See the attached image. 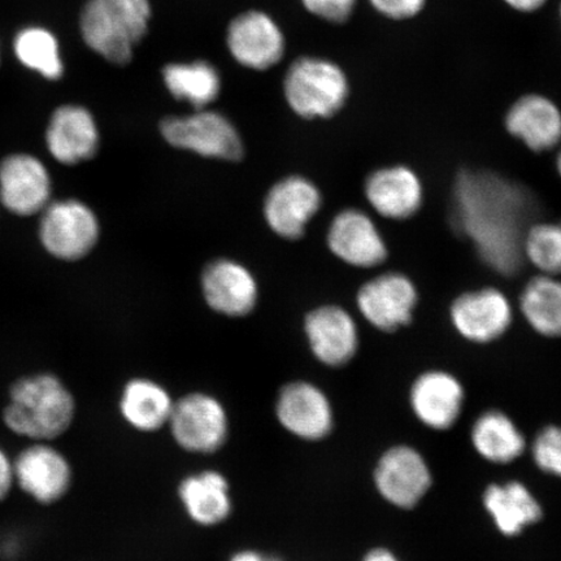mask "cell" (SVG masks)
<instances>
[{
  "mask_svg": "<svg viewBox=\"0 0 561 561\" xmlns=\"http://www.w3.org/2000/svg\"><path fill=\"white\" fill-rule=\"evenodd\" d=\"M230 416L219 397L195 390L175 399L167 430L182 451L192 455H214L227 446Z\"/></svg>",
  "mask_w": 561,
  "mask_h": 561,
  "instance_id": "5",
  "label": "cell"
},
{
  "mask_svg": "<svg viewBox=\"0 0 561 561\" xmlns=\"http://www.w3.org/2000/svg\"><path fill=\"white\" fill-rule=\"evenodd\" d=\"M227 45L241 66L266 70L284 58L286 42L283 31L268 13L251 10L231 20Z\"/></svg>",
  "mask_w": 561,
  "mask_h": 561,
  "instance_id": "12",
  "label": "cell"
},
{
  "mask_svg": "<svg viewBox=\"0 0 561 561\" xmlns=\"http://www.w3.org/2000/svg\"><path fill=\"white\" fill-rule=\"evenodd\" d=\"M557 171L561 179V147H560V150L558 152V158H557Z\"/></svg>",
  "mask_w": 561,
  "mask_h": 561,
  "instance_id": "38",
  "label": "cell"
},
{
  "mask_svg": "<svg viewBox=\"0 0 561 561\" xmlns=\"http://www.w3.org/2000/svg\"><path fill=\"white\" fill-rule=\"evenodd\" d=\"M523 257L545 276H561V230L559 224L538 222L525 231Z\"/></svg>",
  "mask_w": 561,
  "mask_h": 561,
  "instance_id": "30",
  "label": "cell"
},
{
  "mask_svg": "<svg viewBox=\"0 0 561 561\" xmlns=\"http://www.w3.org/2000/svg\"><path fill=\"white\" fill-rule=\"evenodd\" d=\"M450 320L462 339L473 343H490L506 334L514 310L506 294L496 287L462 293L450 307Z\"/></svg>",
  "mask_w": 561,
  "mask_h": 561,
  "instance_id": "11",
  "label": "cell"
},
{
  "mask_svg": "<svg viewBox=\"0 0 561 561\" xmlns=\"http://www.w3.org/2000/svg\"><path fill=\"white\" fill-rule=\"evenodd\" d=\"M328 245L336 257L356 268H375L389 255L376 222L355 208L342 210L334 217L328 231Z\"/></svg>",
  "mask_w": 561,
  "mask_h": 561,
  "instance_id": "15",
  "label": "cell"
},
{
  "mask_svg": "<svg viewBox=\"0 0 561 561\" xmlns=\"http://www.w3.org/2000/svg\"><path fill=\"white\" fill-rule=\"evenodd\" d=\"M356 304L371 327L391 333L411 324L419 304V291L409 276L386 272L360 287Z\"/></svg>",
  "mask_w": 561,
  "mask_h": 561,
  "instance_id": "10",
  "label": "cell"
},
{
  "mask_svg": "<svg viewBox=\"0 0 561 561\" xmlns=\"http://www.w3.org/2000/svg\"><path fill=\"white\" fill-rule=\"evenodd\" d=\"M533 458L543 472L561 477V426H547L531 447Z\"/></svg>",
  "mask_w": 561,
  "mask_h": 561,
  "instance_id": "31",
  "label": "cell"
},
{
  "mask_svg": "<svg viewBox=\"0 0 561 561\" xmlns=\"http://www.w3.org/2000/svg\"><path fill=\"white\" fill-rule=\"evenodd\" d=\"M203 294L214 311L241 318L256 305L255 278L241 264L231 261L210 263L202 277Z\"/></svg>",
  "mask_w": 561,
  "mask_h": 561,
  "instance_id": "24",
  "label": "cell"
},
{
  "mask_svg": "<svg viewBox=\"0 0 561 561\" xmlns=\"http://www.w3.org/2000/svg\"><path fill=\"white\" fill-rule=\"evenodd\" d=\"M13 48L21 65L47 80H59L65 73L58 39L44 27L32 26L21 31Z\"/></svg>",
  "mask_w": 561,
  "mask_h": 561,
  "instance_id": "29",
  "label": "cell"
},
{
  "mask_svg": "<svg viewBox=\"0 0 561 561\" xmlns=\"http://www.w3.org/2000/svg\"><path fill=\"white\" fill-rule=\"evenodd\" d=\"M41 214V242L53 256L75 262L94 249L100 224L83 203L75 199L48 203Z\"/></svg>",
  "mask_w": 561,
  "mask_h": 561,
  "instance_id": "8",
  "label": "cell"
},
{
  "mask_svg": "<svg viewBox=\"0 0 561 561\" xmlns=\"http://www.w3.org/2000/svg\"><path fill=\"white\" fill-rule=\"evenodd\" d=\"M305 332L313 356L327 367L346 366L359 348L356 322L339 306H324L308 313Z\"/></svg>",
  "mask_w": 561,
  "mask_h": 561,
  "instance_id": "17",
  "label": "cell"
},
{
  "mask_svg": "<svg viewBox=\"0 0 561 561\" xmlns=\"http://www.w3.org/2000/svg\"><path fill=\"white\" fill-rule=\"evenodd\" d=\"M46 144L61 164L75 165L93 158L100 147V133L93 115L81 105H61L48 124Z\"/></svg>",
  "mask_w": 561,
  "mask_h": 561,
  "instance_id": "21",
  "label": "cell"
},
{
  "mask_svg": "<svg viewBox=\"0 0 561 561\" xmlns=\"http://www.w3.org/2000/svg\"><path fill=\"white\" fill-rule=\"evenodd\" d=\"M504 126L535 152L550 151L561 144V111L543 95L528 94L517 100L508 110Z\"/></svg>",
  "mask_w": 561,
  "mask_h": 561,
  "instance_id": "23",
  "label": "cell"
},
{
  "mask_svg": "<svg viewBox=\"0 0 561 561\" xmlns=\"http://www.w3.org/2000/svg\"><path fill=\"white\" fill-rule=\"evenodd\" d=\"M287 104L305 118H329L345 105L350 88L345 72L335 62L304 56L287 69L284 81Z\"/></svg>",
  "mask_w": 561,
  "mask_h": 561,
  "instance_id": "4",
  "label": "cell"
},
{
  "mask_svg": "<svg viewBox=\"0 0 561 561\" xmlns=\"http://www.w3.org/2000/svg\"><path fill=\"white\" fill-rule=\"evenodd\" d=\"M163 80L175 100L191 103L196 111L215 102L221 90L220 73L205 60L168 65Z\"/></svg>",
  "mask_w": 561,
  "mask_h": 561,
  "instance_id": "27",
  "label": "cell"
},
{
  "mask_svg": "<svg viewBox=\"0 0 561 561\" xmlns=\"http://www.w3.org/2000/svg\"><path fill=\"white\" fill-rule=\"evenodd\" d=\"M51 196V179L42 161L27 153L7 157L0 164V202L18 216L41 214Z\"/></svg>",
  "mask_w": 561,
  "mask_h": 561,
  "instance_id": "14",
  "label": "cell"
},
{
  "mask_svg": "<svg viewBox=\"0 0 561 561\" xmlns=\"http://www.w3.org/2000/svg\"><path fill=\"white\" fill-rule=\"evenodd\" d=\"M375 483L383 500L399 508H412L432 485V473L423 455L410 446H397L378 460Z\"/></svg>",
  "mask_w": 561,
  "mask_h": 561,
  "instance_id": "13",
  "label": "cell"
},
{
  "mask_svg": "<svg viewBox=\"0 0 561 561\" xmlns=\"http://www.w3.org/2000/svg\"><path fill=\"white\" fill-rule=\"evenodd\" d=\"M72 389L53 371L20 376L9 386L0 419L7 431L27 442H56L77 417Z\"/></svg>",
  "mask_w": 561,
  "mask_h": 561,
  "instance_id": "2",
  "label": "cell"
},
{
  "mask_svg": "<svg viewBox=\"0 0 561 561\" xmlns=\"http://www.w3.org/2000/svg\"><path fill=\"white\" fill-rule=\"evenodd\" d=\"M560 16H561V9H560Z\"/></svg>",
  "mask_w": 561,
  "mask_h": 561,
  "instance_id": "40",
  "label": "cell"
},
{
  "mask_svg": "<svg viewBox=\"0 0 561 561\" xmlns=\"http://www.w3.org/2000/svg\"><path fill=\"white\" fill-rule=\"evenodd\" d=\"M377 12L392 20L416 16L424 9L425 0H369Z\"/></svg>",
  "mask_w": 561,
  "mask_h": 561,
  "instance_id": "33",
  "label": "cell"
},
{
  "mask_svg": "<svg viewBox=\"0 0 561 561\" xmlns=\"http://www.w3.org/2000/svg\"><path fill=\"white\" fill-rule=\"evenodd\" d=\"M371 208L385 219L402 221L415 216L424 201V187L412 168L390 165L371 172L364 185Z\"/></svg>",
  "mask_w": 561,
  "mask_h": 561,
  "instance_id": "19",
  "label": "cell"
},
{
  "mask_svg": "<svg viewBox=\"0 0 561 561\" xmlns=\"http://www.w3.org/2000/svg\"><path fill=\"white\" fill-rule=\"evenodd\" d=\"M512 9L520 12H535L547 2V0H504Z\"/></svg>",
  "mask_w": 561,
  "mask_h": 561,
  "instance_id": "36",
  "label": "cell"
},
{
  "mask_svg": "<svg viewBox=\"0 0 561 561\" xmlns=\"http://www.w3.org/2000/svg\"><path fill=\"white\" fill-rule=\"evenodd\" d=\"M363 561H401L394 553L386 549H374L370 550Z\"/></svg>",
  "mask_w": 561,
  "mask_h": 561,
  "instance_id": "37",
  "label": "cell"
},
{
  "mask_svg": "<svg viewBox=\"0 0 561 561\" xmlns=\"http://www.w3.org/2000/svg\"><path fill=\"white\" fill-rule=\"evenodd\" d=\"M483 504L496 528L504 536L514 537L542 518V508L528 488L512 481L490 485L483 494Z\"/></svg>",
  "mask_w": 561,
  "mask_h": 561,
  "instance_id": "25",
  "label": "cell"
},
{
  "mask_svg": "<svg viewBox=\"0 0 561 561\" xmlns=\"http://www.w3.org/2000/svg\"><path fill=\"white\" fill-rule=\"evenodd\" d=\"M228 561H286L277 553L266 552L256 549H241L231 553Z\"/></svg>",
  "mask_w": 561,
  "mask_h": 561,
  "instance_id": "35",
  "label": "cell"
},
{
  "mask_svg": "<svg viewBox=\"0 0 561 561\" xmlns=\"http://www.w3.org/2000/svg\"><path fill=\"white\" fill-rule=\"evenodd\" d=\"M523 316L533 331L549 339L561 336V279L538 275L529 279L520 296Z\"/></svg>",
  "mask_w": 561,
  "mask_h": 561,
  "instance_id": "28",
  "label": "cell"
},
{
  "mask_svg": "<svg viewBox=\"0 0 561 561\" xmlns=\"http://www.w3.org/2000/svg\"><path fill=\"white\" fill-rule=\"evenodd\" d=\"M305 9L329 23L342 24L353 15L356 0H301Z\"/></svg>",
  "mask_w": 561,
  "mask_h": 561,
  "instance_id": "32",
  "label": "cell"
},
{
  "mask_svg": "<svg viewBox=\"0 0 561 561\" xmlns=\"http://www.w3.org/2000/svg\"><path fill=\"white\" fill-rule=\"evenodd\" d=\"M474 450L495 465H507L525 451L523 433L507 415L500 411L483 413L472 427Z\"/></svg>",
  "mask_w": 561,
  "mask_h": 561,
  "instance_id": "26",
  "label": "cell"
},
{
  "mask_svg": "<svg viewBox=\"0 0 561 561\" xmlns=\"http://www.w3.org/2000/svg\"><path fill=\"white\" fill-rule=\"evenodd\" d=\"M150 0H88L80 18L85 44L115 66H126L149 32Z\"/></svg>",
  "mask_w": 561,
  "mask_h": 561,
  "instance_id": "3",
  "label": "cell"
},
{
  "mask_svg": "<svg viewBox=\"0 0 561 561\" xmlns=\"http://www.w3.org/2000/svg\"><path fill=\"white\" fill-rule=\"evenodd\" d=\"M321 207V194L311 181L287 178L271 188L264 203L266 222L286 240H298Z\"/></svg>",
  "mask_w": 561,
  "mask_h": 561,
  "instance_id": "18",
  "label": "cell"
},
{
  "mask_svg": "<svg viewBox=\"0 0 561 561\" xmlns=\"http://www.w3.org/2000/svg\"><path fill=\"white\" fill-rule=\"evenodd\" d=\"M460 217L483 259L496 271L515 272L523 257L524 194L491 174L467 173L456 186Z\"/></svg>",
  "mask_w": 561,
  "mask_h": 561,
  "instance_id": "1",
  "label": "cell"
},
{
  "mask_svg": "<svg viewBox=\"0 0 561 561\" xmlns=\"http://www.w3.org/2000/svg\"><path fill=\"white\" fill-rule=\"evenodd\" d=\"M15 471H13V456L0 445V504L9 501L15 490Z\"/></svg>",
  "mask_w": 561,
  "mask_h": 561,
  "instance_id": "34",
  "label": "cell"
},
{
  "mask_svg": "<svg viewBox=\"0 0 561 561\" xmlns=\"http://www.w3.org/2000/svg\"><path fill=\"white\" fill-rule=\"evenodd\" d=\"M175 399L163 383L133 377L123 385L117 410L126 426L140 434L167 430Z\"/></svg>",
  "mask_w": 561,
  "mask_h": 561,
  "instance_id": "22",
  "label": "cell"
},
{
  "mask_svg": "<svg viewBox=\"0 0 561 561\" xmlns=\"http://www.w3.org/2000/svg\"><path fill=\"white\" fill-rule=\"evenodd\" d=\"M410 402L421 423L432 430L447 431L460 417L465 389L451 374L430 370L413 382Z\"/></svg>",
  "mask_w": 561,
  "mask_h": 561,
  "instance_id": "20",
  "label": "cell"
},
{
  "mask_svg": "<svg viewBox=\"0 0 561 561\" xmlns=\"http://www.w3.org/2000/svg\"><path fill=\"white\" fill-rule=\"evenodd\" d=\"M178 497L188 520L201 528H217L234 511L230 481L219 469H202L182 477Z\"/></svg>",
  "mask_w": 561,
  "mask_h": 561,
  "instance_id": "16",
  "label": "cell"
},
{
  "mask_svg": "<svg viewBox=\"0 0 561 561\" xmlns=\"http://www.w3.org/2000/svg\"><path fill=\"white\" fill-rule=\"evenodd\" d=\"M160 131L168 144L202 157L231 161L243 157L242 140L233 124L214 111L205 108L187 117H165Z\"/></svg>",
  "mask_w": 561,
  "mask_h": 561,
  "instance_id": "9",
  "label": "cell"
},
{
  "mask_svg": "<svg viewBox=\"0 0 561 561\" xmlns=\"http://www.w3.org/2000/svg\"><path fill=\"white\" fill-rule=\"evenodd\" d=\"M277 423L289 436L304 442H320L334 430V410L327 392L307 380L280 386L275 401Z\"/></svg>",
  "mask_w": 561,
  "mask_h": 561,
  "instance_id": "7",
  "label": "cell"
},
{
  "mask_svg": "<svg viewBox=\"0 0 561 561\" xmlns=\"http://www.w3.org/2000/svg\"><path fill=\"white\" fill-rule=\"evenodd\" d=\"M15 486L41 507L65 501L75 485V468L55 442H30L13 456Z\"/></svg>",
  "mask_w": 561,
  "mask_h": 561,
  "instance_id": "6",
  "label": "cell"
},
{
  "mask_svg": "<svg viewBox=\"0 0 561 561\" xmlns=\"http://www.w3.org/2000/svg\"><path fill=\"white\" fill-rule=\"evenodd\" d=\"M559 227H560V230H561V221L559 222Z\"/></svg>",
  "mask_w": 561,
  "mask_h": 561,
  "instance_id": "39",
  "label": "cell"
}]
</instances>
